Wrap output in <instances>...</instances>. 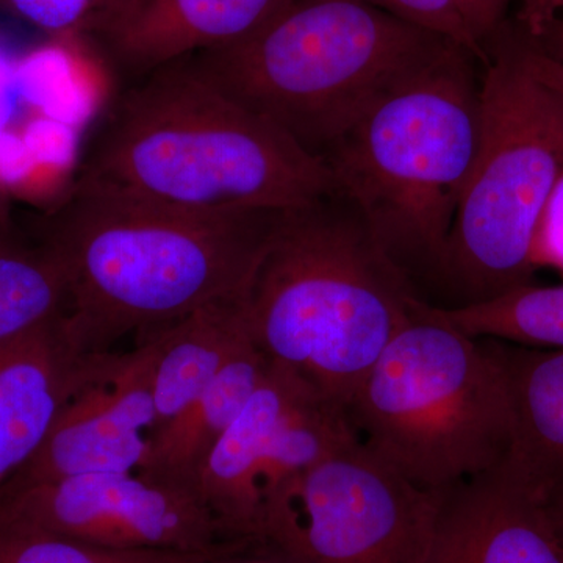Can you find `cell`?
I'll list each match as a JSON object with an SVG mask.
<instances>
[{"label":"cell","instance_id":"8","mask_svg":"<svg viewBox=\"0 0 563 563\" xmlns=\"http://www.w3.org/2000/svg\"><path fill=\"white\" fill-rule=\"evenodd\" d=\"M435 506L355 439L277 492L261 542L298 563H422Z\"/></svg>","mask_w":563,"mask_h":563},{"label":"cell","instance_id":"25","mask_svg":"<svg viewBox=\"0 0 563 563\" xmlns=\"http://www.w3.org/2000/svg\"><path fill=\"white\" fill-rule=\"evenodd\" d=\"M509 3L510 0H462L470 27L483 47L485 40L506 21Z\"/></svg>","mask_w":563,"mask_h":563},{"label":"cell","instance_id":"4","mask_svg":"<svg viewBox=\"0 0 563 563\" xmlns=\"http://www.w3.org/2000/svg\"><path fill=\"white\" fill-rule=\"evenodd\" d=\"M453 44L365 0H296L251 38L187 58L322 158L374 103Z\"/></svg>","mask_w":563,"mask_h":563},{"label":"cell","instance_id":"21","mask_svg":"<svg viewBox=\"0 0 563 563\" xmlns=\"http://www.w3.org/2000/svg\"><path fill=\"white\" fill-rule=\"evenodd\" d=\"M158 550H111L52 533L0 526V563H201L218 553Z\"/></svg>","mask_w":563,"mask_h":563},{"label":"cell","instance_id":"30","mask_svg":"<svg viewBox=\"0 0 563 563\" xmlns=\"http://www.w3.org/2000/svg\"><path fill=\"white\" fill-rule=\"evenodd\" d=\"M531 38V36H529ZM532 43L544 54L563 62V14L554 18Z\"/></svg>","mask_w":563,"mask_h":563},{"label":"cell","instance_id":"27","mask_svg":"<svg viewBox=\"0 0 563 563\" xmlns=\"http://www.w3.org/2000/svg\"><path fill=\"white\" fill-rule=\"evenodd\" d=\"M562 13L563 0H521L515 24L526 35L536 38Z\"/></svg>","mask_w":563,"mask_h":563},{"label":"cell","instance_id":"28","mask_svg":"<svg viewBox=\"0 0 563 563\" xmlns=\"http://www.w3.org/2000/svg\"><path fill=\"white\" fill-rule=\"evenodd\" d=\"M14 58L0 47V129L9 128L18 98L13 87Z\"/></svg>","mask_w":563,"mask_h":563},{"label":"cell","instance_id":"5","mask_svg":"<svg viewBox=\"0 0 563 563\" xmlns=\"http://www.w3.org/2000/svg\"><path fill=\"white\" fill-rule=\"evenodd\" d=\"M481 62L453 44L325 152L336 192L404 273L442 266L481 140Z\"/></svg>","mask_w":563,"mask_h":563},{"label":"cell","instance_id":"2","mask_svg":"<svg viewBox=\"0 0 563 563\" xmlns=\"http://www.w3.org/2000/svg\"><path fill=\"white\" fill-rule=\"evenodd\" d=\"M285 210L198 211L80 191L52 213L44 250L65 274L81 351L246 298Z\"/></svg>","mask_w":563,"mask_h":563},{"label":"cell","instance_id":"15","mask_svg":"<svg viewBox=\"0 0 563 563\" xmlns=\"http://www.w3.org/2000/svg\"><path fill=\"white\" fill-rule=\"evenodd\" d=\"M481 340L501 366L512 409V446L503 466L542 495L563 477V350Z\"/></svg>","mask_w":563,"mask_h":563},{"label":"cell","instance_id":"31","mask_svg":"<svg viewBox=\"0 0 563 563\" xmlns=\"http://www.w3.org/2000/svg\"><path fill=\"white\" fill-rule=\"evenodd\" d=\"M16 252H21V250H18L13 242H11L9 224L0 220V255L16 254Z\"/></svg>","mask_w":563,"mask_h":563},{"label":"cell","instance_id":"26","mask_svg":"<svg viewBox=\"0 0 563 563\" xmlns=\"http://www.w3.org/2000/svg\"><path fill=\"white\" fill-rule=\"evenodd\" d=\"M201 563H298L262 542H231Z\"/></svg>","mask_w":563,"mask_h":563},{"label":"cell","instance_id":"9","mask_svg":"<svg viewBox=\"0 0 563 563\" xmlns=\"http://www.w3.org/2000/svg\"><path fill=\"white\" fill-rule=\"evenodd\" d=\"M355 439L342 406L273 362L199 477V496L222 540L261 542L263 517L277 492Z\"/></svg>","mask_w":563,"mask_h":563},{"label":"cell","instance_id":"24","mask_svg":"<svg viewBox=\"0 0 563 563\" xmlns=\"http://www.w3.org/2000/svg\"><path fill=\"white\" fill-rule=\"evenodd\" d=\"M506 31L518 60L533 79L554 96L563 109V62L555 60L540 51L515 22L506 21Z\"/></svg>","mask_w":563,"mask_h":563},{"label":"cell","instance_id":"18","mask_svg":"<svg viewBox=\"0 0 563 563\" xmlns=\"http://www.w3.org/2000/svg\"><path fill=\"white\" fill-rule=\"evenodd\" d=\"M429 310L473 339L563 350V284L514 288L483 301Z\"/></svg>","mask_w":563,"mask_h":563},{"label":"cell","instance_id":"10","mask_svg":"<svg viewBox=\"0 0 563 563\" xmlns=\"http://www.w3.org/2000/svg\"><path fill=\"white\" fill-rule=\"evenodd\" d=\"M0 526L111 550L210 553L228 543L198 493L136 472L0 487Z\"/></svg>","mask_w":563,"mask_h":563},{"label":"cell","instance_id":"1","mask_svg":"<svg viewBox=\"0 0 563 563\" xmlns=\"http://www.w3.org/2000/svg\"><path fill=\"white\" fill-rule=\"evenodd\" d=\"M70 188L198 211L291 210L339 195L321 157L188 58L154 70L114 102Z\"/></svg>","mask_w":563,"mask_h":563},{"label":"cell","instance_id":"23","mask_svg":"<svg viewBox=\"0 0 563 563\" xmlns=\"http://www.w3.org/2000/svg\"><path fill=\"white\" fill-rule=\"evenodd\" d=\"M533 265L563 274V173L555 184L533 240Z\"/></svg>","mask_w":563,"mask_h":563},{"label":"cell","instance_id":"20","mask_svg":"<svg viewBox=\"0 0 563 563\" xmlns=\"http://www.w3.org/2000/svg\"><path fill=\"white\" fill-rule=\"evenodd\" d=\"M65 274L49 252L0 255V343L68 312Z\"/></svg>","mask_w":563,"mask_h":563},{"label":"cell","instance_id":"29","mask_svg":"<svg viewBox=\"0 0 563 563\" xmlns=\"http://www.w3.org/2000/svg\"><path fill=\"white\" fill-rule=\"evenodd\" d=\"M544 514L563 542V477L540 495Z\"/></svg>","mask_w":563,"mask_h":563},{"label":"cell","instance_id":"13","mask_svg":"<svg viewBox=\"0 0 563 563\" xmlns=\"http://www.w3.org/2000/svg\"><path fill=\"white\" fill-rule=\"evenodd\" d=\"M422 563H563L540 495L504 466L437 493Z\"/></svg>","mask_w":563,"mask_h":563},{"label":"cell","instance_id":"17","mask_svg":"<svg viewBox=\"0 0 563 563\" xmlns=\"http://www.w3.org/2000/svg\"><path fill=\"white\" fill-rule=\"evenodd\" d=\"M162 328L165 343L154 377L155 429L190 406L252 342L244 299L209 303Z\"/></svg>","mask_w":563,"mask_h":563},{"label":"cell","instance_id":"3","mask_svg":"<svg viewBox=\"0 0 563 563\" xmlns=\"http://www.w3.org/2000/svg\"><path fill=\"white\" fill-rule=\"evenodd\" d=\"M418 299L358 211L335 195L282 213L244 309L252 340L273 362L346 410Z\"/></svg>","mask_w":563,"mask_h":563},{"label":"cell","instance_id":"19","mask_svg":"<svg viewBox=\"0 0 563 563\" xmlns=\"http://www.w3.org/2000/svg\"><path fill=\"white\" fill-rule=\"evenodd\" d=\"M92 41L84 33L49 36L46 43L14 58L13 87L18 101L33 113L76 129L84 118L77 74L96 54Z\"/></svg>","mask_w":563,"mask_h":563},{"label":"cell","instance_id":"11","mask_svg":"<svg viewBox=\"0 0 563 563\" xmlns=\"http://www.w3.org/2000/svg\"><path fill=\"white\" fill-rule=\"evenodd\" d=\"M140 336L125 354L98 352L40 450L2 487L140 468L157 424L154 377L165 333L157 325Z\"/></svg>","mask_w":563,"mask_h":563},{"label":"cell","instance_id":"12","mask_svg":"<svg viewBox=\"0 0 563 563\" xmlns=\"http://www.w3.org/2000/svg\"><path fill=\"white\" fill-rule=\"evenodd\" d=\"M296 0H120L85 33L107 66L143 79L251 38Z\"/></svg>","mask_w":563,"mask_h":563},{"label":"cell","instance_id":"22","mask_svg":"<svg viewBox=\"0 0 563 563\" xmlns=\"http://www.w3.org/2000/svg\"><path fill=\"white\" fill-rule=\"evenodd\" d=\"M399 20L454 41L484 65L487 57L466 20L462 0H365Z\"/></svg>","mask_w":563,"mask_h":563},{"label":"cell","instance_id":"7","mask_svg":"<svg viewBox=\"0 0 563 563\" xmlns=\"http://www.w3.org/2000/svg\"><path fill=\"white\" fill-rule=\"evenodd\" d=\"M484 51L479 151L440 266L468 302L532 284L533 240L563 173V109L518 60L506 21Z\"/></svg>","mask_w":563,"mask_h":563},{"label":"cell","instance_id":"6","mask_svg":"<svg viewBox=\"0 0 563 563\" xmlns=\"http://www.w3.org/2000/svg\"><path fill=\"white\" fill-rule=\"evenodd\" d=\"M346 417L369 451L433 495L498 470L512 446L495 355L421 299L355 388Z\"/></svg>","mask_w":563,"mask_h":563},{"label":"cell","instance_id":"16","mask_svg":"<svg viewBox=\"0 0 563 563\" xmlns=\"http://www.w3.org/2000/svg\"><path fill=\"white\" fill-rule=\"evenodd\" d=\"M272 365V358L252 340L190 406L152 432L150 450L136 473L198 493L199 477L211 451L261 387Z\"/></svg>","mask_w":563,"mask_h":563},{"label":"cell","instance_id":"14","mask_svg":"<svg viewBox=\"0 0 563 563\" xmlns=\"http://www.w3.org/2000/svg\"><path fill=\"white\" fill-rule=\"evenodd\" d=\"M96 355L81 351L68 312L0 343V487L40 450Z\"/></svg>","mask_w":563,"mask_h":563}]
</instances>
